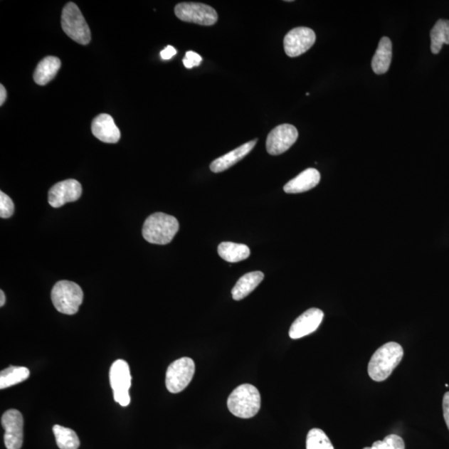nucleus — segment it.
<instances>
[{
	"instance_id": "f257e3e1",
	"label": "nucleus",
	"mask_w": 449,
	"mask_h": 449,
	"mask_svg": "<svg viewBox=\"0 0 449 449\" xmlns=\"http://www.w3.org/2000/svg\"><path fill=\"white\" fill-rule=\"evenodd\" d=\"M403 356L401 344L389 342L382 345L372 355L368 365V373L374 381L382 382L391 376Z\"/></svg>"
},
{
	"instance_id": "f03ea898",
	"label": "nucleus",
	"mask_w": 449,
	"mask_h": 449,
	"mask_svg": "<svg viewBox=\"0 0 449 449\" xmlns=\"http://www.w3.org/2000/svg\"><path fill=\"white\" fill-rule=\"evenodd\" d=\"M179 230V223L174 216L157 212L148 216L142 228V236L152 244L167 245Z\"/></svg>"
},
{
	"instance_id": "7ed1b4c3",
	"label": "nucleus",
	"mask_w": 449,
	"mask_h": 449,
	"mask_svg": "<svg viewBox=\"0 0 449 449\" xmlns=\"http://www.w3.org/2000/svg\"><path fill=\"white\" fill-rule=\"evenodd\" d=\"M260 394L253 384H245L235 389L228 399V407L233 416L250 418L256 416L260 408Z\"/></svg>"
},
{
	"instance_id": "20e7f679",
	"label": "nucleus",
	"mask_w": 449,
	"mask_h": 449,
	"mask_svg": "<svg viewBox=\"0 0 449 449\" xmlns=\"http://www.w3.org/2000/svg\"><path fill=\"white\" fill-rule=\"evenodd\" d=\"M54 307L64 315L76 314L83 300V292L80 285L68 280L58 281L51 293Z\"/></svg>"
},
{
	"instance_id": "39448f33",
	"label": "nucleus",
	"mask_w": 449,
	"mask_h": 449,
	"mask_svg": "<svg viewBox=\"0 0 449 449\" xmlns=\"http://www.w3.org/2000/svg\"><path fill=\"white\" fill-rule=\"evenodd\" d=\"M61 23L64 33L73 41L83 46L90 43V28L75 4L70 2L64 6Z\"/></svg>"
},
{
	"instance_id": "423d86ee",
	"label": "nucleus",
	"mask_w": 449,
	"mask_h": 449,
	"mask_svg": "<svg viewBox=\"0 0 449 449\" xmlns=\"http://www.w3.org/2000/svg\"><path fill=\"white\" fill-rule=\"evenodd\" d=\"M195 374V363L191 358L176 360L167 368L166 386L172 393H179L189 386Z\"/></svg>"
},
{
	"instance_id": "0eeeda50",
	"label": "nucleus",
	"mask_w": 449,
	"mask_h": 449,
	"mask_svg": "<svg viewBox=\"0 0 449 449\" xmlns=\"http://www.w3.org/2000/svg\"><path fill=\"white\" fill-rule=\"evenodd\" d=\"M110 378L115 401L121 406H127L131 402L130 389L132 376L130 365L125 360L117 359L111 366Z\"/></svg>"
},
{
	"instance_id": "6e6552de",
	"label": "nucleus",
	"mask_w": 449,
	"mask_h": 449,
	"mask_svg": "<svg viewBox=\"0 0 449 449\" xmlns=\"http://www.w3.org/2000/svg\"><path fill=\"white\" fill-rule=\"evenodd\" d=\"M175 14L181 21L211 26L218 21L215 9L201 3H180L175 7Z\"/></svg>"
},
{
	"instance_id": "1a4fd4ad",
	"label": "nucleus",
	"mask_w": 449,
	"mask_h": 449,
	"mask_svg": "<svg viewBox=\"0 0 449 449\" xmlns=\"http://www.w3.org/2000/svg\"><path fill=\"white\" fill-rule=\"evenodd\" d=\"M299 132L290 125H281L269 133L266 139V150L273 156L284 154L297 141Z\"/></svg>"
},
{
	"instance_id": "9d476101",
	"label": "nucleus",
	"mask_w": 449,
	"mask_h": 449,
	"mask_svg": "<svg viewBox=\"0 0 449 449\" xmlns=\"http://www.w3.org/2000/svg\"><path fill=\"white\" fill-rule=\"evenodd\" d=\"M315 39L317 36L312 28L298 27L291 29L284 38L285 52L290 58L302 56L314 46Z\"/></svg>"
},
{
	"instance_id": "9b49d317",
	"label": "nucleus",
	"mask_w": 449,
	"mask_h": 449,
	"mask_svg": "<svg viewBox=\"0 0 449 449\" xmlns=\"http://www.w3.org/2000/svg\"><path fill=\"white\" fill-rule=\"evenodd\" d=\"M2 426L6 430L4 443L7 449H21L23 441V418L16 409H9L3 414Z\"/></svg>"
},
{
	"instance_id": "f8f14e48",
	"label": "nucleus",
	"mask_w": 449,
	"mask_h": 449,
	"mask_svg": "<svg viewBox=\"0 0 449 449\" xmlns=\"http://www.w3.org/2000/svg\"><path fill=\"white\" fill-rule=\"evenodd\" d=\"M82 191V186L77 180L68 179L58 182L48 191V204L58 208L68 202L80 199Z\"/></svg>"
},
{
	"instance_id": "ddd939ff",
	"label": "nucleus",
	"mask_w": 449,
	"mask_h": 449,
	"mask_svg": "<svg viewBox=\"0 0 449 449\" xmlns=\"http://www.w3.org/2000/svg\"><path fill=\"white\" fill-rule=\"evenodd\" d=\"M323 319L324 312L322 310L309 309L291 324L289 332L290 337L297 339L312 334L319 328Z\"/></svg>"
},
{
	"instance_id": "4468645a",
	"label": "nucleus",
	"mask_w": 449,
	"mask_h": 449,
	"mask_svg": "<svg viewBox=\"0 0 449 449\" xmlns=\"http://www.w3.org/2000/svg\"><path fill=\"white\" fill-rule=\"evenodd\" d=\"M92 132L98 140L106 143L120 141L121 133L113 118L108 115L97 116L92 122Z\"/></svg>"
},
{
	"instance_id": "2eb2a0df",
	"label": "nucleus",
	"mask_w": 449,
	"mask_h": 449,
	"mask_svg": "<svg viewBox=\"0 0 449 449\" xmlns=\"http://www.w3.org/2000/svg\"><path fill=\"white\" fill-rule=\"evenodd\" d=\"M258 141V139H254L246 142L245 144L236 148L233 151L228 152V154L212 162L210 165L211 171L215 172V174H219V172L228 170L230 167L243 160L246 155H248L255 147Z\"/></svg>"
},
{
	"instance_id": "dca6fc26",
	"label": "nucleus",
	"mask_w": 449,
	"mask_h": 449,
	"mask_svg": "<svg viewBox=\"0 0 449 449\" xmlns=\"http://www.w3.org/2000/svg\"><path fill=\"white\" fill-rule=\"evenodd\" d=\"M320 174L319 171L315 169H308L290 180L284 186L286 194H302L314 189L319 184Z\"/></svg>"
},
{
	"instance_id": "f3484780",
	"label": "nucleus",
	"mask_w": 449,
	"mask_h": 449,
	"mask_svg": "<svg viewBox=\"0 0 449 449\" xmlns=\"http://www.w3.org/2000/svg\"><path fill=\"white\" fill-rule=\"evenodd\" d=\"M392 42L388 37H383L372 59L373 70L379 75L388 72L392 61Z\"/></svg>"
},
{
	"instance_id": "a211bd4d",
	"label": "nucleus",
	"mask_w": 449,
	"mask_h": 449,
	"mask_svg": "<svg viewBox=\"0 0 449 449\" xmlns=\"http://www.w3.org/2000/svg\"><path fill=\"white\" fill-rule=\"evenodd\" d=\"M61 67L60 59L48 56L39 62L33 73V80L38 85H46L57 75Z\"/></svg>"
},
{
	"instance_id": "6ab92c4d",
	"label": "nucleus",
	"mask_w": 449,
	"mask_h": 449,
	"mask_svg": "<svg viewBox=\"0 0 449 449\" xmlns=\"http://www.w3.org/2000/svg\"><path fill=\"white\" fill-rule=\"evenodd\" d=\"M265 278L264 273L261 271H253L245 274L241 278L236 282L231 295L235 300H241L249 295L253 291L258 287L261 281Z\"/></svg>"
},
{
	"instance_id": "aec40b11",
	"label": "nucleus",
	"mask_w": 449,
	"mask_h": 449,
	"mask_svg": "<svg viewBox=\"0 0 449 449\" xmlns=\"http://www.w3.org/2000/svg\"><path fill=\"white\" fill-rule=\"evenodd\" d=\"M218 254L228 263H236L248 259L250 255V250L244 244L221 243L218 246Z\"/></svg>"
},
{
	"instance_id": "412c9836",
	"label": "nucleus",
	"mask_w": 449,
	"mask_h": 449,
	"mask_svg": "<svg viewBox=\"0 0 449 449\" xmlns=\"http://www.w3.org/2000/svg\"><path fill=\"white\" fill-rule=\"evenodd\" d=\"M31 371L26 367L11 366L0 373V389H7L26 381Z\"/></svg>"
},
{
	"instance_id": "4be33fe9",
	"label": "nucleus",
	"mask_w": 449,
	"mask_h": 449,
	"mask_svg": "<svg viewBox=\"0 0 449 449\" xmlns=\"http://www.w3.org/2000/svg\"><path fill=\"white\" fill-rule=\"evenodd\" d=\"M431 51L438 54L444 43L449 44V21L439 19L430 32Z\"/></svg>"
},
{
	"instance_id": "5701e85b",
	"label": "nucleus",
	"mask_w": 449,
	"mask_h": 449,
	"mask_svg": "<svg viewBox=\"0 0 449 449\" xmlns=\"http://www.w3.org/2000/svg\"><path fill=\"white\" fill-rule=\"evenodd\" d=\"M54 436H56L57 445L60 449H78L80 446V438L77 433L70 428L60 426H54L53 428Z\"/></svg>"
},
{
	"instance_id": "b1692460",
	"label": "nucleus",
	"mask_w": 449,
	"mask_h": 449,
	"mask_svg": "<svg viewBox=\"0 0 449 449\" xmlns=\"http://www.w3.org/2000/svg\"><path fill=\"white\" fill-rule=\"evenodd\" d=\"M307 449H334L325 433L319 428L310 430L307 438Z\"/></svg>"
},
{
	"instance_id": "393cba45",
	"label": "nucleus",
	"mask_w": 449,
	"mask_h": 449,
	"mask_svg": "<svg viewBox=\"0 0 449 449\" xmlns=\"http://www.w3.org/2000/svg\"><path fill=\"white\" fill-rule=\"evenodd\" d=\"M371 449H406V444L401 437L391 434L382 441L374 442Z\"/></svg>"
},
{
	"instance_id": "a878e982",
	"label": "nucleus",
	"mask_w": 449,
	"mask_h": 449,
	"mask_svg": "<svg viewBox=\"0 0 449 449\" xmlns=\"http://www.w3.org/2000/svg\"><path fill=\"white\" fill-rule=\"evenodd\" d=\"M14 212V204L8 195L0 191V217L1 218H9Z\"/></svg>"
},
{
	"instance_id": "bb28decb",
	"label": "nucleus",
	"mask_w": 449,
	"mask_h": 449,
	"mask_svg": "<svg viewBox=\"0 0 449 449\" xmlns=\"http://www.w3.org/2000/svg\"><path fill=\"white\" fill-rule=\"evenodd\" d=\"M182 62H184V66L186 68H192L200 65L202 62V58L199 53L194 51H189L186 53V56Z\"/></svg>"
},
{
	"instance_id": "cd10ccee",
	"label": "nucleus",
	"mask_w": 449,
	"mask_h": 449,
	"mask_svg": "<svg viewBox=\"0 0 449 449\" xmlns=\"http://www.w3.org/2000/svg\"><path fill=\"white\" fill-rule=\"evenodd\" d=\"M443 411L444 421H445L448 428L449 429V392L444 394L443 399Z\"/></svg>"
},
{
	"instance_id": "c85d7f7f",
	"label": "nucleus",
	"mask_w": 449,
	"mask_h": 449,
	"mask_svg": "<svg viewBox=\"0 0 449 449\" xmlns=\"http://www.w3.org/2000/svg\"><path fill=\"white\" fill-rule=\"evenodd\" d=\"M176 53L177 51H176V48L174 47L169 46H167L164 49V51L161 52V57L162 59H164V60H169V59H171L172 57L175 56Z\"/></svg>"
},
{
	"instance_id": "c756f323",
	"label": "nucleus",
	"mask_w": 449,
	"mask_h": 449,
	"mask_svg": "<svg viewBox=\"0 0 449 449\" xmlns=\"http://www.w3.org/2000/svg\"><path fill=\"white\" fill-rule=\"evenodd\" d=\"M7 97V92L6 88H4L2 85H0V105H3L4 102H6Z\"/></svg>"
},
{
	"instance_id": "7c9ffc66",
	"label": "nucleus",
	"mask_w": 449,
	"mask_h": 449,
	"mask_svg": "<svg viewBox=\"0 0 449 449\" xmlns=\"http://www.w3.org/2000/svg\"><path fill=\"white\" fill-rule=\"evenodd\" d=\"M0 307H3L6 304V295H4L3 290H0Z\"/></svg>"
},
{
	"instance_id": "2f4dec72",
	"label": "nucleus",
	"mask_w": 449,
	"mask_h": 449,
	"mask_svg": "<svg viewBox=\"0 0 449 449\" xmlns=\"http://www.w3.org/2000/svg\"><path fill=\"white\" fill-rule=\"evenodd\" d=\"M363 449H371V447H365V448H363Z\"/></svg>"
}]
</instances>
